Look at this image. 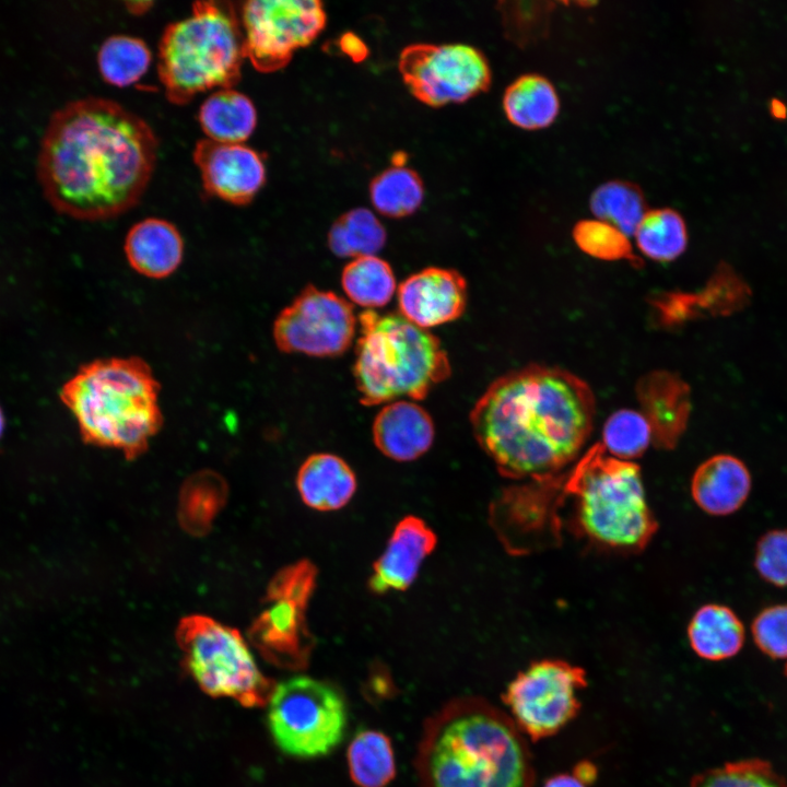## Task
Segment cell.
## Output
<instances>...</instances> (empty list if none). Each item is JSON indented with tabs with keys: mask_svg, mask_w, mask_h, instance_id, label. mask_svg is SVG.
I'll list each match as a JSON object with an SVG mask.
<instances>
[{
	"mask_svg": "<svg viewBox=\"0 0 787 787\" xmlns=\"http://www.w3.org/2000/svg\"><path fill=\"white\" fill-rule=\"evenodd\" d=\"M184 663L200 688L244 706H261L272 693L240 633L212 618L192 614L176 630Z\"/></svg>",
	"mask_w": 787,
	"mask_h": 787,
	"instance_id": "8",
	"label": "cell"
},
{
	"mask_svg": "<svg viewBox=\"0 0 787 787\" xmlns=\"http://www.w3.org/2000/svg\"><path fill=\"white\" fill-rule=\"evenodd\" d=\"M467 299V282L453 269H423L398 287L400 314L426 330L458 319L465 313Z\"/></svg>",
	"mask_w": 787,
	"mask_h": 787,
	"instance_id": "16",
	"label": "cell"
},
{
	"mask_svg": "<svg viewBox=\"0 0 787 787\" xmlns=\"http://www.w3.org/2000/svg\"><path fill=\"white\" fill-rule=\"evenodd\" d=\"M527 740L488 701L455 700L424 728L415 760L421 787H535Z\"/></svg>",
	"mask_w": 787,
	"mask_h": 787,
	"instance_id": "3",
	"label": "cell"
},
{
	"mask_svg": "<svg viewBox=\"0 0 787 787\" xmlns=\"http://www.w3.org/2000/svg\"><path fill=\"white\" fill-rule=\"evenodd\" d=\"M577 247L590 257L604 261L627 260L641 267L643 260L634 255L629 236L599 219L582 220L573 228Z\"/></svg>",
	"mask_w": 787,
	"mask_h": 787,
	"instance_id": "36",
	"label": "cell"
},
{
	"mask_svg": "<svg viewBox=\"0 0 787 787\" xmlns=\"http://www.w3.org/2000/svg\"><path fill=\"white\" fill-rule=\"evenodd\" d=\"M346 706L330 683L291 677L273 688L268 721L272 737L285 753L318 757L331 752L343 739Z\"/></svg>",
	"mask_w": 787,
	"mask_h": 787,
	"instance_id": "9",
	"label": "cell"
},
{
	"mask_svg": "<svg viewBox=\"0 0 787 787\" xmlns=\"http://www.w3.org/2000/svg\"><path fill=\"white\" fill-rule=\"evenodd\" d=\"M549 480L571 500L572 527L598 547L638 552L658 529L646 501L641 468L608 455L600 443Z\"/></svg>",
	"mask_w": 787,
	"mask_h": 787,
	"instance_id": "5",
	"label": "cell"
},
{
	"mask_svg": "<svg viewBox=\"0 0 787 787\" xmlns=\"http://www.w3.org/2000/svg\"><path fill=\"white\" fill-rule=\"evenodd\" d=\"M341 284L349 299L366 308L387 305L396 291L391 267L377 256L360 257L349 262L343 268Z\"/></svg>",
	"mask_w": 787,
	"mask_h": 787,
	"instance_id": "29",
	"label": "cell"
},
{
	"mask_svg": "<svg viewBox=\"0 0 787 787\" xmlns=\"http://www.w3.org/2000/svg\"><path fill=\"white\" fill-rule=\"evenodd\" d=\"M503 108L512 124L521 129L536 130L554 121L560 102L550 81L538 74H526L506 89Z\"/></svg>",
	"mask_w": 787,
	"mask_h": 787,
	"instance_id": "25",
	"label": "cell"
},
{
	"mask_svg": "<svg viewBox=\"0 0 787 787\" xmlns=\"http://www.w3.org/2000/svg\"><path fill=\"white\" fill-rule=\"evenodd\" d=\"M600 444L608 455L632 461L653 444L651 430L641 411L621 409L607 419Z\"/></svg>",
	"mask_w": 787,
	"mask_h": 787,
	"instance_id": "35",
	"label": "cell"
},
{
	"mask_svg": "<svg viewBox=\"0 0 787 787\" xmlns=\"http://www.w3.org/2000/svg\"><path fill=\"white\" fill-rule=\"evenodd\" d=\"M341 49L354 60H362L366 56V46L364 43L354 34H345L342 36Z\"/></svg>",
	"mask_w": 787,
	"mask_h": 787,
	"instance_id": "40",
	"label": "cell"
},
{
	"mask_svg": "<svg viewBox=\"0 0 787 787\" xmlns=\"http://www.w3.org/2000/svg\"><path fill=\"white\" fill-rule=\"evenodd\" d=\"M587 672L559 658L530 662L508 683L503 701L520 731L531 741L555 736L582 709L579 693Z\"/></svg>",
	"mask_w": 787,
	"mask_h": 787,
	"instance_id": "10",
	"label": "cell"
},
{
	"mask_svg": "<svg viewBox=\"0 0 787 787\" xmlns=\"http://www.w3.org/2000/svg\"><path fill=\"white\" fill-rule=\"evenodd\" d=\"M691 649L700 658L718 662L737 656L745 642V629L729 607L707 603L700 607L686 629Z\"/></svg>",
	"mask_w": 787,
	"mask_h": 787,
	"instance_id": "23",
	"label": "cell"
},
{
	"mask_svg": "<svg viewBox=\"0 0 787 787\" xmlns=\"http://www.w3.org/2000/svg\"><path fill=\"white\" fill-rule=\"evenodd\" d=\"M590 209L597 219L615 226L629 237L634 235L646 213L642 192L624 181L599 186L591 195Z\"/></svg>",
	"mask_w": 787,
	"mask_h": 787,
	"instance_id": "33",
	"label": "cell"
},
{
	"mask_svg": "<svg viewBox=\"0 0 787 787\" xmlns=\"http://www.w3.org/2000/svg\"><path fill=\"white\" fill-rule=\"evenodd\" d=\"M755 646L772 659L787 660V603L765 607L753 619Z\"/></svg>",
	"mask_w": 787,
	"mask_h": 787,
	"instance_id": "37",
	"label": "cell"
},
{
	"mask_svg": "<svg viewBox=\"0 0 787 787\" xmlns=\"http://www.w3.org/2000/svg\"><path fill=\"white\" fill-rule=\"evenodd\" d=\"M542 787H588L572 773H557L545 779Z\"/></svg>",
	"mask_w": 787,
	"mask_h": 787,
	"instance_id": "41",
	"label": "cell"
},
{
	"mask_svg": "<svg viewBox=\"0 0 787 787\" xmlns=\"http://www.w3.org/2000/svg\"><path fill=\"white\" fill-rule=\"evenodd\" d=\"M424 196L419 175L404 165H393L371 183L369 197L383 215L402 218L419 209Z\"/></svg>",
	"mask_w": 787,
	"mask_h": 787,
	"instance_id": "32",
	"label": "cell"
},
{
	"mask_svg": "<svg viewBox=\"0 0 787 787\" xmlns=\"http://www.w3.org/2000/svg\"><path fill=\"white\" fill-rule=\"evenodd\" d=\"M636 397L653 444L663 449L676 447L691 414L690 386L672 372L653 371L638 379Z\"/></svg>",
	"mask_w": 787,
	"mask_h": 787,
	"instance_id": "17",
	"label": "cell"
},
{
	"mask_svg": "<svg viewBox=\"0 0 787 787\" xmlns=\"http://www.w3.org/2000/svg\"><path fill=\"white\" fill-rule=\"evenodd\" d=\"M142 3L143 2H138L139 8L141 7ZM141 12H142L141 9H137V13H141Z\"/></svg>",
	"mask_w": 787,
	"mask_h": 787,
	"instance_id": "43",
	"label": "cell"
},
{
	"mask_svg": "<svg viewBox=\"0 0 787 787\" xmlns=\"http://www.w3.org/2000/svg\"><path fill=\"white\" fill-rule=\"evenodd\" d=\"M595 414V395L584 379L561 367L530 364L491 383L470 423L502 475L538 481L579 458Z\"/></svg>",
	"mask_w": 787,
	"mask_h": 787,
	"instance_id": "2",
	"label": "cell"
},
{
	"mask_svg": "<svg viewBox=\"0 0 787 787\" xmlns=\"http://www.w3.org/2000/svg\"><path fill=\"white\" fill-rule=\"evenodd\" d=\"M751 489L750 470L741 459L729 454L707 458L691 479L693 501L712 516H728L739 510Z\"/></svg>",
	"mask_w": 787,
	"mask_h": 787,
	"instance_id": "20",
	"label": "cell"
},
{
	"mask_svg": "<svg viewBox=\"0 0 787 787\" xmlns=\"http://www.w3.org/2000/svg\"><path fill=\"white\" fill-rule=\"evenodd\" d=\"M356 330L352 304L333 292L305 286L273 321L279 351L315 357L343 354Z\"/></svg>",
	"mask_w": 787,
	"mask_h": 787,
	"instance_id": "14",
	"label": "cell"
},
{
	"mask_svg": "<svg viewBox=\"0 0 787 787\" xmlns=\"http://www.w3.org/2000/svg\"><path fill=\"white\" fill-rule=\"evenodd\" d=\"M436 543L435 532L423 519L415 516L402 518L396 525L386 550L374 563L368 579L369 590L376 595L406 590Z\"/></svg>",
	"mask_w": 787,
	"mask_h": 787,
	"instance_id": "18",
	"label": "cell"
},
{
	"mask_svg": "<svg viewBox=\"0 0 787 787\" xmlns=\"http://www.w3.org/2000/svg\"><path fill=\"white\" fill-rule=\"evenodd\" d=\"M690 787H787V779L770 761L749 757L700 772Z\"/></svg>",
	"mask_w": 787,
	"mask_h": 787,
	"instance_id": "34",
	"label": "cell"
},
{
	"mask_svg": "<svg viewBox=\"0 0 787 787\" xmlns=\"http://www.w3.org/2000/svg\"><path fill=\"white\" fill-rule=\"evenodd\" d=\"M571 773L582 783L590 787L597 780L599 771L594 762L582 760L574 765Z\"/></svg>",
	"mask_w": 787,
	"mask_h": 787,
	"instance_id": "39",
	"label": "cell"
},
{
	"mask_svg": "<svg viewBox=\"0 0 787 787\" xmlns=\"http://www.w3.org/2000/svg\"><path fill=\"white\" fill-rule=\"evenodd\" d=\"M784 672H785V676L787 677V662H786Z\"/></svg>",
	"mask_w": 787,
	"mask_h": 787,
	"instance_id": "44",
	"label": "cell"
},
{
	"mask_svg": "<svg viewBox=\"0 0 787 787\" xmlns=\"http://www.w3.org/2000/svg\"><path fill=\"white\" fill-rule=\"evenodd\" d=\"M192 158L204 190L235 205L250 203L266 181L261 155L244 143L199 140Z\"/></svg>",
	"mask_w": 787,
	"mask_h": 787,
	"instance_id": "15",
	"label": "cell"
},
{
	"mask_svg": "<svg viewBox=\"0 0 787 787\" xmlns=\"http://www.w3.org/2000/svg\"><path fill=\"white\" fill-rule=\"evenodd\" d=\"M152 55L146 44L137 37L114 35L106 38L97 54L103 79L117 87H126L148 71Z\"/></svg>",
	"mask_w": 787,
	"mask_h": 787,
	"instance_id": "31",
	"label": "cell"
},
{
	"mask_svg": "<svg viewBox=\"0 0 787 787\" xmlns=\"http://www.w3.org/2000/svg\"><path fill=\"white\" fill-rule=\"evenodd\" d=\"M353 377L362 404L372 407L401 397L424 399L451 374L439 339L400 313L373 309L359 316Z\"/></svg>",
	"mask_w": 787,
	"mask_h": 787,
	"instance_id": "6",
	"label": "cell"
},
{
	"mask_svg": "<svg viewBox=\"0 0 787 787\" xmlns=\"http://www.w3.org/2000/svg\"><path fill=\"white\" fill-rule=\"evenodd\" d=\"M346 759L350 776L359 787H384L396 773L391 742L377 730L359 732L348 748Z\"/></svg>",
	"mask_w": 787,
	"mask_h": 787,
	"instance_id": "27",
	"label": "cell"
},
{
	"mask_svg": "<svg viewBox=\"0 0 787 787\" xmlns=\"http://www.w3.org/2000/svg\"><path fill=\"white\" fill-rule=\"evenodd\" d=\"M198 120L207 139L244 143L256 128L257 110L247 95L234 89H222L202 103Z\"/></svg>",
	"mask_w": 787,
	"mask_h": 787,
	"instance_id": "24",
	"label": "cell"
},
{
	"mask_svg": "<svg viewBox=\"0 0 787 787\" xmlns=\"http://www.w3.org/2000/svg\"><path fill=\"white\" fill-rule=\"evenodd\" d=\"M386 243V231L376 215L365 208L345 212L331 226L328 246L341 258L375 256Z\"/></svg>",
	"mask_w": 787,
	"mask_h": 787,
	"instance_id": "28",
	"label": "cell"
},
{
	"mask_svg": "<svg viewBox=\"0 0 787 787\" xmlns=\"http://www.w3.org/2000/svg\"><path fill=\"white\" fill-rule=\"evenodd\" d=\"M399 71L411 93L434 107L462 103L491 82L483 54L463 44L410 45L400 55Z\"/></svg>",
	"mask_w": 787,
	"mask_h": 787,
	"instance_id": "13",
	"label": "cell"
},
{
	"mask_svg": "<svg viewBox=\"0 0 787 787\" xmlns=\"http://www.w3.org/2000/svg\"><path fill=\"white\" fill-rule=\"evenodd\" d=\"M3 430H4V415L0 408V437L2 436Z\"/></svg>",
	"mask_w": 787,
	"mask_h": 787,
	"instance_id": "42",
	"label": "cell"
},
{
	"mask_svg": "<svg viewBox=\"0 0 787 787\" xmlns=\"http://www.w3.org/2000/svg\"><path fill=\"white\" fill-rule=\"evenodd\" d=\"M238 12L245 59L262 73L284 68L326 24L322 3L317 0H250Z\"/></svg>",
	"mask_w": 787,
	"mask_h": 787,
	"instance_id": "12",
	"label": "cell"
},
{
	"mask_svg": "<svg viewBox=\"0 0 787 787\" xmlns=\"http://www.w3.org/2000/svg\"><path fill=\"white\" fill-rule=\"evenodd\" d=\"M157 151L158 140L140 116L108 98L82 97L51 114L40 139L37 177L58 212L109 220L138 204Z\"/></svg>",
	"mask_w": 787,
	"mask_h": 787,
	"instance_id": "1",
	"label": "cell"
},
{
	"mask_svg": "<svg viewBox=\"0 0 787 787\" xmlns=\"http://www.w3.org/2000/svg\"><path fill=\"white\" fill-rule=\"evenodd\" d=\"M753 564L767 584L787 587V529H772L761 536Z\"/></svg>",
	"mask_w": 787,
	"mask_h": 787,
	"instance_id": "38",
	"label": "cell"
},
{
	"mask_svg": "<svg viewBox=\"0 0 787 787\" xmlns=\"http://www.w3.org/2000/svg\"><path fill=\"white\" fill-rule=\"evenodd\" d=\"M226 484L213 471H200L186 480L179 496L178 517L185 530L203 535L226 498Z\"/></svg>",
	"mask_w": 787,
	"mask_h": 787,
	"instance_id": "26",
	"label": "cell"
},
{
	"mask_svg": "<svg viewBox=\"0 0 787 787\" xmlns=\"http://www.w3.org/2000/svg\"><path fill=\"white\" fill-rule=\"evenodd\" d=\"M633 236L639 251L658 262L677 259L688 244L684 220L672 209L646 211Z\"/></svg>",
	"mask_w": 787,
	"mask_h": 787,
	"instance_id": "30",
	"label": "cell"
},
{
	"mask_svg": "<svg viewBox=\"0 0 787 787\" xmlns=\"http://www.w3.org/2000/svg\"><path fill=\"white\" fill-rule=\"evenodd\" d=\"M317 568L302 560L280 569L271 579L266 609L255 619L249 637L270 662L290 669L303 668L314 639L306 622V609L314 594Z\"/></svg>",
	"mask_w": 787,
	"mask_h": 787,
	"instance_id": "11",
	"label": "cell"
},
{
	"mask_svg": "<svg viewBox=\"0 0 787 787\" xmlns=\"http://www.w3.org/2000/svg\"><path fill=\"white\" fill-rule=\"evenodd\" d=\"M245 61L239 12L230 2L197 1L160 39L157 72L166 98L186 105L214 87L233 89Z\"/></svg>",
	"mask_w": 787,
	"mask_h": 787,
	"instance_id": "7",
	"label": "cell"
},
{
	"mask_svg": "<svg viewBox=\"0 0 787 787\" xmlns=\"http://www.w3.org/2000/svg\"><path fill=\"white\" fill-rule=\"evenodd\" d=\"M303 502L317 510H336L349 503L356 491L351 467L333 454H314L301 466L296 479Z\"/></svg>",
	"mask_w": 787,
	"mask_h": 787,
	"instance_id": "22",
	"label": "cell"
},
{
	"mask_svg": "<svg viewBox=\"0 0 787 787\" xmlns=\"http://www.w3.org/2000/svg\"><path fill=\"white\" fill-rule=\"evenodd\" d=\"M161 384L139 356L96 359L81 365L61 387L82 439L134 459L163 425Z\"/></svg>",
	"mask_w": 787,
	"mask_h": 787,
	"instance_id": "4",
	"label": "cell"
},
{
	"mask_svg": "<svg viewBox=\"0 0 787 787\" xmlns=\"http://www.w3.org/2000/svg\"><path fill=\"white\" fill-rule=\"evenodd\" d=\"M375 446L396 461H412L424 455L434 441V423L420 404L397 400L376 415L373 427Z\"/></svg>",
	"mask_w": 787,
	"mask_h": 787,
	"instance_id": "19",
	"label": "cell"
},
{
	"mask_svg": "<svg viewBox=\"0 0 787 787\" xmlns=\"http://www.w3.org/2000/svg\"><path fill=\"white\" fill-rule=\"evenodd\" d=\"M184 240L167 220L146 218L132 225L125 238L124 251L129 266L149 279H165L181 265Z\"/></svg>",
	"mask_w": 787,
	"mask_h": 787,
	"instance_id": "21",
	"label": "cell"
}]
</instances>
